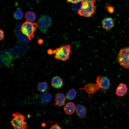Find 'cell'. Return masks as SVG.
Returning a JSON list of instances; mask_svg holds the SVG:
<instances>
[{
	"instance_id": "obj_8",
	"label": "cell",
	"mask_w": 129,
	"mask_h": 129,
	"mask_svg": "<svg viewBox=\"0 0 129 129\" xmlns=\"http://www.w3.org/2000/svg\"><path fill=\"white\" fill-rule=\"evenodd\" d=\"M100 89V87L97 83H89L86 84L83 87L80 88L79 90H84L88 94L90 99L91 95L95 93Z\"/></svg>"
},
{
	"instance_id": "obj_25",
	"label": "cell",
	"mask_w": 129,
	"mask_h": 129,
	"mask_svg": "<svg viewBox=\"0 0 129 129\" xmlns=\"http://www.w3.org/2000/svg\"><path fill=\"white\" fill-rule=\"evenodd\" d=\"M43 41L42 39H39L38 41V44L40 45L42 44L43 43Z\"/></svg>"
},
{
	"instance_id": "obj_4",
	"label": "cell",
	"mask_w": 129,
	"mask_h": 129,
	"mask_svg": "<svg viewBox=\"0 0 129 129\" xmlns=\"http://www.w3.org/2000/svg\"><path fill=\"white\" fill-rule=\"evenodd\" d=\"M37 27L36 23L27 20L23 22L21 26V32L30 41L32 38H34V33Z\"/></svg>"
},
{
	"instance_id": "obj_3",
	"label": "cell",
	"mask_w": 129,
	"mask_h": 129,
	"mask_svg": "<svg viewBox=\"0 0 129 129\" xmlns=\"http://www.w3.org/2000/svg\"><path fill=\"white\" fill-rule=\"evenodd\" d=\"M116 59L121 66L129 69V46L120 49L117 55Z\"/></svg>"
},
{
	"instance_id": "obj_22",
	"label": "cell",
	"mask_w": 129,
	"mask_h": 129,
	"mask_svg": "<svg viewBox=\"0 0 129 129\" xmlns=\"http://www.w3.org/2000/svg\"><path fill=\"white\" fill-rule=\"evenodd\" d=\"M68 3L76 4L81 2L83 0H66Z\"/></svg>"
},
{
	"instance_id": "obj_7",
	"label": "cell",
	"mask_w": 129,
	"mask_h": 129,
	"mask_svg": "<svg viewBox=\"0 0 129 129\" xmlns=\"http://www.w3.org/2000/svg\"><path fill=\"white\" fill-rule=\"evenodd\" d=\"M96 81L100 87L101 91L103 90H108L109 89L110 84V81L109 79L107 77L102 76L97 77Z\"/></svg>"
},
{
	"instance_id": "obj_24",
	"label": "cell",
	"mask_w": 129,
	"mask_h": 129,
	"mask_svg": "<svg viewBox=\"0 0 129 129\" xmlns=\"http://www.w3.org/2000/svg\"><path fill=\"white\" fill-rule=\"evenodd\" d=\"M48 53L50 55H52L54 54L53 51L51 49H48L47 51Z\"/></svg>"
},
{
	"instance_id": "obj_18",
	"label": "cell",
	"mask_w": 129,
	"mask_h": 129,
	"mask_svg": "<svg viewBox=\"0 0 129 129\" xmlns=\"http://www.w3.org/2000/svg\"><path fill=\"white\" fill-rule=\"evenodd\" d=\"M48 86L47 83L45 82H42L38 84V89L40 92H45L48 89Z\"/></svg>"
},
{
	"instance_id": "obj_15",
	"label": "cell",
	"mask_w": 129,
	"mask_h": 129,
	"mask_svg": "<svg viewBox=\"0 0 129 129\" xmlns=\"http://www.w3.org/2000/svg\"><path fill=\"white\" fill-rule=\"evenodd\" d=\"M41 98L43 102L46 103L49 102L51 100L52 98V96L49 92H45L42 94Z\"/></svg>"
},
{
	"instance_id": "obj_19",
	"label": "cell",
	"mask_w": 129,
	"mask_h": 129,
	"mask_svg": "<svg viewBox=\"0 0 129 129\" xmlns=\"http://www.w3.org/2000/svg\"><path fill=\"white\" fill-rule=\"evenodd\" d=\"M48 125L50 127V129H62L59 125L55 121L49 120L47 122Z\"/></svg>"
},
{
	"instance_id": "obj_2",
	"label": "cell",
	"mask_w": 129,
	"mask_h": 129,
	"mask_svg": "<svg viewBox=\"0 0 129 129\" xmlns=\"http://www.w3.org/2000/svg\"><path fill=\"white\" fill-rule=\"evenodd\" d=\"M54 58L57 60L65 61L69 58L71 53V46L70 45H64L53 50Z\"/></svg>"
},
{
	"instance_id": "obj_9",
	"label": "cell",
	"mask_w": 129,
	"mask_h": 129,
	"mask_svg": "<svg viewBox=\"0 0 129 129\" xmlns=\"http://www.w3.org/2000/svg\"><path fill=\"white\" fill-rule=\"evenodd\" d=\"M102 27L105 30L108 31L114 26V23L113 19L111 17H107L104 18L102 22Z\"/></svg>"
},
{
	"instance_id": "obj_20",
	"label": "cell",
	"mask_w": 129,
	"mask_h": 129,
	"mask_svg": "<svg viewBox=\"0 0 129 129\" xmlns=\"http://www.w3.org/2000/svg\"><path fill=\"white\" fill-rule=\"evenodd\" d=\"M23 16V13L21 10H19L16 11L13 14L14 18L16 19L19 20L22 19Z\"/></svg>"
},
{
	"instance_id": "obj_12",
	"label": "cell",
	"mask_w": 129,
	"mask_h": 129,
	"mask_svg": "<svg viewBox=\"0 0 129 129\" xmlns=\"http://www.w3.org/2000/svg\"><path fill=\"white\" fill-rule=\"evenodd\" d=\"M66 97L63 93H58L55 97V105L59 107L63 106L64 104L66 101Z\"/></svg>"
},
{
	"instance_id": "obj_6",
	"label": "cell",
	"mask_w": 129,
	"mask_h": 129,
	"mask_svg": "<svg viewBox=\"0 0 129 129\" xmlns=\"http://www.w3.org/2000/svg\"><path fill=\"white\" fill-rule=\"evenodd\" d=\"M52 20L49 16L44 15L40 17L37 22V27L39 30L43 33H45L51 25Z\"/></svg>"
},
{
	"instance_id": "obj_11",
	"label": "cell",
	"mask_w": 129,
	"mask_h": 129,
	"mask_svg": "<svg viewBox=\"0 0 129 129\" xmlns=\"http://www.w3.org/2000/svg\"><path fill=\"white\" fill-rule=\"evenodd\" d=\"M75 111L78 117L81 119L86 118V110L83 105L78 104L76 107Z\"/></svg>"
},
{
	"instance_id": "obj_23",
	"label": "cell",
	"mask_w": 129,
	"mask_h": 129,
	"mask_svg": "<svg viewBox=\"0 0 129 129\" xmlns=\"http://www.w3.org/2000/svg\"><path fill=\"white\" fill-rule=\"evenodd\" d=\"M0 40L1 41V40H2L4 38V31L1 29L0 30Z\"/></svg>"
},
{
	"instance_id": "obj_14",
	"label": "cell",
	"mask_w": 129,
	"mask_h": 129,
	"mask_svg": "<svg viewBox=\"0 0 129 129\" xmlns=\"http://www.w3.org/2000/svg\"><path fill=\"white\" fill-rule=\"evenodd\" d=\"M76 107L75 104L72 102H69L64 105V109L65 113L67 114L71 115L75 111Z\"/></svg>"
},
{
	"instance_id": "obj_5",
	"label": "cell",
	"mask_w": 129,
	"mask_h": 129,
	"mask_svg": "<svg viewBox=\"0 0 129 129\" xmlns=\"http://www.w3.org/2000/svg\"><path fill=\"white\" fill-rule=\"evenodd\" d=\"M14 118L11 121L12 126L16 129H24L27 128V123L25 121V116L19 112L14 113L12 114Z\"/></svg>"
},
{
	"instance_id": "obj_13",
	"label": "cell",
	"mask_w": 129,
	"mask_h": 129,
	"mask_svg": "<svg viewBox=\"0 0 129 129\" xmlns=\"http://www.w3.org/2000/svg\"><path fill=\"white\" fill-rule=\"evenodd\" d=\"M51 84L54 88L56 89L60 88L64 85L62 79L58 76H55L52 78Z\"/></svg>"
},
{
	"instance_id": "obj_1",
	"label": "cell",
	"mask_w": 129,
	"mask_h": 129,
	"mask_svg": "<svg viewBox=\"0 0 129 129\" xmlns=\"http://www.w3.org/2000/svg\"><path fill=\"white\" fill-rule=\"evenodd\" d=\"M96 0H83L81 5L78 11L80 16L89 17L95 12Z\"/></svg>"
},
{
	"instance_id": "obj_21",
	"label": "cell",
	"mask_w": 129,
	"mask_h": 129,
	"mask_svg": "<svg viewBox=\"0 0 129 129\" xmlns=\"http://www.w3.org/2000/svg\"><path fill=\"white\" fill-rule=\"evenodd\" d=\"M105 5L106 8H107L108 11L110 13H113L114 11V7L111 5L109 3H106Z\"/></svg>"
},
{
	"instance_id": "obj_17",
	"label": "cell",
	"mask_w": 129,
	"mask_h": 129,
	"mask_svg": "<svg viewBox=\"0 0 129 129\" xmlns=\"http://www.w3.org/2000/svg\"><path fill=\"white\" fill-rule=\"evenodd\" d=\"M76 93V91L75 89L73 88L71 89L67 93L66 97L68 100H72L75 98Z\"/></svg>"
},
{
	"instance_id": "obj_10",
	"label": "cell",
	"mask_w": 129,
	"mask_h": 129,
	"mask_svg": "<svg viewBox=\"0 0 129 129\" xmlns=\"http://www.w3.org/2000/svg\"><path fill=\"white\" fill-rule=\"evenodd\" d=\"M128 88L126 85L124 83H120L117 86L116 91V95L119 97H123L127 93Z\"/></svg>"
},
{
	"instance_id": "obj_16",
	"label": "cell",
	"mask_w": 129,
	"mask_h": 129,
	"mask_svg": "<svg viewBox=\"0 0 129 129\" xmlns=\"http://www.w3.org/2000/svg\"><path fill=\"white\" fill-rule=\"evenodd\" d=\"M25 17L27 21L32 22L35 20L36 15L33 12L29 11L25 13Z\"/></svg>"
}]
</instances>
